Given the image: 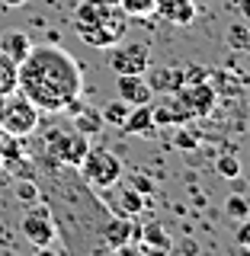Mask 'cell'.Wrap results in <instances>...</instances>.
<instances>
[{
    "label": "cell",
    "instance_id": "cell-1",
    "mask_svg": "<svg viewBox=\"0 0 250 256\" xmlns=\"http://www.w3.org/2000/svg\"><path fill=\"white\" fill-rule=\"evenodd\" d=\"M16 90L39 112H61L71 96L84 90V70L58 45H32L16 68Z\"/></svg>",
    "mask_w": 250,
    "mask_h": 256
},
{
    "label": "cell",
    "instance_id": "cell-2",
    "mask_svg": "<svg viewBox=\"0 0 250 256\" xmlns=\"http://www.w3.org/2000/svg\"><path fill=\"white\" fill-rule=\"evenodd\" d=\"M84 173V182L96 192H109L112 186H119L122 180V160L112 154L109 148H87L84 160L77 166Z\"/></svg>",
    "mask_w": 250,
    "mask_h": 256
},
{
    "label": "cell",
    "instance_id": "cell-3",
    "mask_svg": "<svg viewBox=\"0 0 250 256\" xmlns=\"http://www.w3.org/2000/svg\"><path fill=\"white\" fill-rule=\"evenodd\" d=\"M0 128L7 134H13V138H26L39 128V109L20 90L7 93L0 100Z\"/></svg>",
    "mask_w": 250,
    "mask_h": 256
},
{
    "label": "cell",
    "instance_id": "cell-4",
    "mask_svg": "<svg viewBox=\"0 0 250 256\" xmlns=\"http://www.w3.org/2000/svg\"><path fill=\"white\" fill-rule=\"evenodd\" d=\"M20 228H23V237H26L36 250H48V246L55 244V237H58V228H55V221H52V212L42 205V198L29 205V212L23 214Z\"/></svg>",
    "mask_w": 250,
    "mask_h": 256
},
{
    "label": "cell",
    "instance_id": "cell-5",
    "mask_svg": "<svg viewBox=\"0 0 250 256\" xmlns=\"http://www.w3.org/2000/svg\"><path fill=\"white\" fill-rule=\"evenodd\" d=\"M151 64V48L144 42H116L109 52V68L116 74H144Z\"/></svg>",
    "mask_w": 250,
    "mask_h": 256
},
{
    "label": "cell",
    "instance_id": "cell-6",
    "mask_svg": "<svg viewBox=\"0 0 250 256\" xmlns=\"http://www.w3.org/2000/svg\"><path fill=\"white\" fill-rule=\"evenodd\" d=\"M176 93H180V100L186 102V109H189V116H192V118H205V116H212L215 102H218V90H215L212 80L183 84Z\"/></svg>",
    "mask_w": 250,
    "mask_h": 256
},
{
    "label": "cell",
    "instance_id": "cell-7",
    "mask_svg": "<svg viewBox=\"0 0 250 256\" xmlns=\"http://www.w3.org/2000/svg\"><path fill=\"white\" fill-rule=\"evenodd\" d=\"M87 148H90V141H87L80 132H58V134H52V154L64 166H74V170H77L80 160H84V154H87Z\"/></svg>",
    "mask_w": 250,
    "mask_h": 256
},
{
    "label": "cell",
    "instance_id": "cell-8",
    "mask_svg": "<svg viewBox=\"0 0 250 256\" xmlns=\"http://www.w3.org/2000/svg\"><path fill=\"white\" fill-rule=\"evenodd\" d=\"M135 240H138V224H135V218L112 214V218L103 224V246H106V250H119V246L135 244Z\"/></svg>",
    "mask_w": 250,
    "mask_h": 256
},
{
    "label": "cell",
    "instance_id": "cell-9",
    "mask_svg": "<svg viewBox=\"0 0 250 256\" xmlns=\"http://www.w3.org/2000/svg\"><path fill=\"white\" fill-rule=\"evenodd\" d=\"M144 80H148V86H151V93H176L186 80H183V68H170V64H160V68H151L148 64V70H144Z\"/></svg>",
    "mask_w": 250,
    "mask_h": 256
},
{
    "label": "cell",
    "instance_id": "cell-10",
    "mask_svg": "<svg viewBox=\"0 0 250 256\" xmlns=\"http://www.w3.org/2000/svg\"><path fill=\"white\" fill-rule=\"evenodd\" d=\"M135 250L148 253V256H160V253H170L173 244H170V237H167V230L160 228L157 221H151V224H144V228H138V244H135Z\"/></svg>",
    "mask_w": 250,
    "mask_h": 256
},
{
    "label": "cell",
    "instance_id": "cell-11",
    "mask_svg": "<svg viewBox=\"0 0 250 256\" xmlns=\"http://www.w3.org/2000/svg\"><path fill=\"white\" fill-rule=\"evenodd\" d=\"M116 86H119V100H125L128 106L151 102V96H154L144 74H116Z\"/></svg>",
    "mask_w": 250,
    "mask_h": 256
},
{
    "label": "cell",
    "instance_id": "cell-12",
    "mask_svg": "<svg viewBox=\"0 0 250 256\" xmlns=\"http://www.w3.org/2000/svg\"><path fill=\"white\" fill-rule=\"evenodd\" d=\"M154 13L173 26H192L196 20V0H154Z\"/></svg>",
    "mask_w": 250,
    "mask_h": 256
},
{
    "label": "cell",
    "instance_id": "cell-13",
    "mask_svg": "<svg viewBox=\"0 0 250 256\" xmlns=\"http://www.w3.org/2000/svg\"><path fill=\"white\" fill-rule=\"evenodd\" d=\"M116 189V186H112ZM144 205H148V196H141V192H135L132 186H122L116 189V196H112V214H122V218H138V214L144 212Z\"/></svg>",
    "mask_w": 250,
    "mask_h": 256
},
{
    "label": "cell",
    "instance_id": "cell-14",
    "mask_svg": "<svg viewBox=\"0 0 250 256\" xmlns=\"http://www.w3.org/2000/svg\"><path fill=\"white\" fill-rule=\"evenodd\" d=\"M122 132H128V134H151V132H154L151 102H138V106L128 109V116H125V122H122Z\"/></svg>",
    "mask_w": 250,
    "mask_h": 256
},
{
    "label": "cell",
    "instance_id": "cell-15",
    "mask_svg": "<svg viewBox=\"0 0 250 256\" xmlns=\"http://www.w3.org/2000/svg\"><path fill=\"white\" fill-rule=\"evenodd\" d=\"M29 48H32V38L20 29H7L4 36H0V52H4L7 58H13L16 64L29 54Z\"/></svg>",
    "mask_w": 250,
    "mask_h": 256
},
{
    "label": "cell",
    "instance_id": "cell-16",
    "mask_svg": "<svg viewBox=\"0 0 250 256\" xmlns=\"http://www.w3.org/2000/svg\"><path fill=\"white\" fill-rule=\"evenodd\" d=\"M77 36H80V42H87L93 48H112L119 42L103 22H77Z\"/></svg>",
    "mask_w": 250,
    "mask_h": 256
},
{
    "label": "cell",
    "instance_id": "cell-17",
    "mask_svg": "<svg viewBox=\"0 0 250 256\" xmlns=\"http://www.w3.org/2000/svg\"><path fill=\"white\" fill-rule=\"evenodd\" d=\"M71 118H74V132H80L84 138H93V134L103 132V125H106V122H103V116L96 109H90V106H84L77 116H71Z\"/></svg>",
    "mask_w": 250,
    "mask_h": 256
},
{
    "label": "cell",
    "instance_id": "cell-18",
    "mask_svg": "<svg viewBox=\"0 0 250 256\" xmlns=\"http://www.w3.org/2000/svg\"><path fill=\"white\" fill-rule=\"evenodd\" d=\"M16 68H20V64L0 52V96H7V93L16 90Z\"/></svg>",
    "mask_w": 250,
    "mask_h": 256
},
{
    "label": "cell",
    "instance_id": "cell-19",
    "mask_svg": "<svg viewBox=\"0 0 250 256\" xmlns=\"http://www.w3.org/2000/svg\"><path fill=\"white\" fill-rule=\"evenodd\" d=\"M224 214H228L231 221H244V218H250V202H247V196H240V192H231V196L224 198Z\"/></svg>",
    "mask_w": 250,
    "mask_h": 256
},
{
    "label": "cell",
    "instance_id": "cell-20",
    "mask_svg": "<svg viewBox=\"0 0 250 256\" xmlns=\"http://www.w3.org/2000/svg\"><path fill=\"white\" fill-rule=\"evenodd\" d=\"M128 102L125 100H112V102H106V106H103V122L106 125H116V128H122V122H125V116H128Z\"/></svg>",
    "mask_w": 250,
    "mask_h": 256
},
{
    "label": "cell",
    "instance_id": "cell-21",
    "mask_svg": "<svg viewBox=\"0 0 250 256\" xmlns=\"http://www.w3.org/2000/svg\"><path fill=\"white\" fill-rule=\"evenodd\" d=\"M228 45H231V52H247L250 48V26L247 22H234V26H228Z\"/></svg>",
    "mask_w": 250,
    "mask_h": 256
},
{
    "label": "cell",
    "instance_id": "cell-22",
    "mask_svg": "<svg viewBox=\"0 0 250 256\" xmlns=\"http://www.w3.org/2000/svg\"><path fill=\"white\" fill-rule=\"evenodd\" d=\"M215 170H218V176H224V180H237L240 176V160L234 154H221L215 160Z\"/></svg>",
    "mask_w": 250,
    "mask_h": 256
},
{
    "label": "cell",
    "instance_id": "cell-23",
    "mask_svg": "<svg viewBox=\"0 0 250 256\" xmlns=\"http://www.w3.org/2000/svg\"><path fill=\"white\" fill-rule=\"evenodd\" d=\"M125 16H151L154 13V0H119Z\"/></svg>",
    "mask_w": 250,
    "mask_h": 256
},
{
    "label": "cell",
    "instance_id": "cell-24",
    "mask_svg": "<svg viewBox=\"0 0 250 256\" xmlns=\"http://www.w3.org/2000/svg\"><path fill=\"white\" fill-rule=\"evenodd\" d=\"M16 198H20V202H26V205H32V202H39V198H42V192H39V186L32 180H20V182H16Z\"/></svg>",
    "mask_w": 250,
    "mask_h": 256
},
{
    "label": "cell",
    "instance_id": "cell-25",
    "mask_svg": "<svg viewBox=\"0 0 250 256\" xmlns=\"http://www.w3.org/2000/svg\"><path fill=\"white\" fill-rule=\"evenodd\" d=\"M128 186H132L135 192H141V196H151V192H154V180H151V176H144V173H132Z\"/></svg>",
    "mask_w": 250,
    "mask_h": 256
},
{
    "label": "cell",
    "instance_id": "cell-26",
    "mask_svg": "<svg viewBox=\"0 0 250 256\" xmlns=\"http://www.w3.org/2000/svg\"><path fill=\"white\" fill-rule=\"evenodd\" d=\"M234 240H237L240 250H250V218L237 221V234H234Z\"/></svg>",
    "mask_w": 250,
    "mask_h": 256
},
{
    "label": "cell",
    "instance_id": "cell-27",
    "mask_svg": "<svg viewBox=\"0 0 250 256\" xmlns=\"http://www.w3.org/2000/svg\"><path fill=\"white\" fill-rule=\"evenodd\" d=\"M208 74H212L208 68H183V80H186V84H199V80H208Z\"/></svg>",
    "mask_w": 250,
    "mask_h": 256
},
{
    "label": "cell",
    "instance_id": "cell-28",
    "mask_svg": "<svg viewBox=\"0 0 250 256\" xmlns=\"http://www.w3.org/2000/svg\"><path fill=\"white\" fill-rule=\"evenodd\" d=\"M176 144H180V148H196V144H199V138H192V134L180 132V134H176Z\"/></svg>",
    "mask_w": 250,
    "mask_h": 256
},
{
    "label": "cell",
    "instance_id": "cell-29",
    "mask_svg": "<svg viewBox=\"0 0 250 256\" xmlns=\"http://www.w3.org/2000/svg\"><path fill=\"white\" fill-rule=\"evenodd\" d=\"M0 4H4V6H7V10H16V6H26V4H29V0H0Z\"/></svg>",
    "mask_w": 250,
    "mask_h": 256
}]
</instances>
